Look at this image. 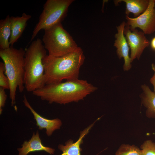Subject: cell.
Listing matches in <instances>:
<instances>
[{"label": "cell", "mask_w": 155, "mask_h": 155, "mask_svg": "<svg viewBox=\"0 0 155 155\" xmlns=\"http://www.w3.org/2000/svg\"><path fill=\"white\" fill-rule=\"evenodd\" d=\"M97 89V87L87 81L78 79L46 84L32 92V93L49 103L55 102L65 104L83 100Z\"/></svg>", "instance_id": "cell-1"}, {"label": "cell", "mask_w": 155, "mask_h": 155, "mask_svg": "<svg viewBox=\"0 0 155 155\" xmlns=\"http://www.w3.org/2000/svg\"><path fill=\"white\" fill-rule=\"evenodd\" d=\"M85 57L80 47L75 51L59 57L46 55L43 59L46 84L78 79L80 69Z\"/></svg>", "instance_id": "cell-2"}, {"label": "cell", "mask_w": 155, "mask_h": 155, "mask_svg": "<svg viewBox=\"0 0 155 155\" xmlns=\"http://www.w3.org/2000/svg\"><path fill=\"white\" fill-rule=\"evenodd\" d=\"M42 42L37 38L26 50L24 85L28 92H32L46 85L42 60L46 55V51Z\"/></svg>", "instance_id": "cell-3"}, {"label": "cell", "mask_w": 155, "mask_h": 155, "mask_svg": "<svg viewBox=\"0 0 155 155\" xmlns=\"http://www.w3.org/2000/svg\"><path fill=\"white\" fill-rule=\"evenodd\" d=\"M26 50L10 46L8 48L0 50V57L5 67V74L9 84V97L11 105L16 103V90L22 92L25 88L24 85V56Z\"/></svg>", "instance_id": "cell-4"}, {"label": "cell", "mask_w": 155, "mask_h": 155, "mask_svg": "<svg viewBox=\"0 0 155 155\" xmlns=\"http://www.w3.org/2000/svg\"><path fill=\"white\" fill-rule=\"evenodd\" d=\"M42 42L49 55L59 57L72 52L79 47L61 23L44 30Z\"/></svg>", "instance_id": "cell-5"}, {"label": "cell", "mask_w": 155, "mask_h": 155, "mask_svg": "<svg viewBox=\"0 0 155 155\" xmlns=\"http://www.w3.org/2000/svg\"><path fill=\"white\" fill-rule=\"evenodd\" d=\"M73 0H47L44 3L38 22L33 31L31 41L39 32L61 23Z\"/></svg>", "instance_id": "cell-6"}, {"label": "cell", "mask_w": 155, "mask_h": 155, "mask_svg": "<svg viewBox=\"0 0 155 155\" xmlns=\"http://www.w3.org/2000/svg\"><path fill=\"white\" fill-rule=\"evenodd\" d=\"M155 0H150L147 9L136 18L126 15L125 26L130 30L140 28L145 34H150L155 32Z\"/></svg>", "instance_id": "cell-7"}, {"label": "cell", "mask_w": 155, "mask_h": 155, "mask_svg": "<svg viewBox=\"0 0 155 155\" xmlns=\"http://www.w3.org/2000/svg\"><path fill=\"white\" fill-rule=\"evenodd\" d=\"M123 33L131 50V62L135 59H139L150 42L142 31H139L136 29L130 30L129 27L125 26Z\"/></svg>", "instance_id": "cell-8"}, {"label": "cell", "mask_w": 155, "mask_h": 155, "mask_svg": "<svg viewBox=\"0 0 155 155\" xmlns=\"http://www.w3.org/2000/svg\"><path fill=\"white\" fill-rule=\"evenodd\" d=\"M125 22L124 21L117 27V32L115 35V40L114 46L117 49V54L119 58L124 59V70L127 71L131 68V62L129 56L130 48L123 33Z\"/></svg>", "instance_id": "cell-9"}, {"label": "cell", "mask_w": 155, "mask_h": 155, "mask_svg": "<svg viewBox=\"0 0 155 155\" xmlns=\"http://www.w3.org/2000/svg\"><path fill=\"white\" fill-rule=\"evenodd\" d=\"M23 102L25 106L30 109L36 121V125L38 129H46V133L48 136L51 135L55 130L59 129L62 122L58 119H49L44 117L38 113L32 108L28 102L25 95L23 96Z\"/></svg>", "instance_id": "cell-10"}, {"label": "cell", "mask_w": 155, "mask_h": 155, "mask_svg": "<svg viewBox=\"0 0 155 155\" xmlns=\"http://www.w3.org/2000/svg\"><path fill=\"white\" fill-rule=\"evenodd\" d=\"M22 147L18 148V155H27L31 152L44 151L52 155L54 154L55 150L50 147L44 146L42 143L38 131L33 133L31 139L28 141H25Z\"/></svg>", "instance_id": "cell-11"}, {"label": "cell", "mask_w": 155, "mask_h": 155, "mask_svg": "<svg viewBox=\"0 0 155 155\" xmlns=\"http://www.w3.org/2000/svg\"><path fill=\"white\" fill-rule=\"evenodd\" d=\"M31 18V16L24 12L20 17H10L11 34L9 40L10 46H13L21 37L28 21Z\"/></svg>", "instance_id": "cell-12"}, {"label": "cell", "mask_w": 155, "mask_h": 155, "mask_svg": "<svg viewBox=\"0 0 155 155\" xmlns=\"http://www.w3.org/2000/svg\"><path fill=\"white\" fill-rule=\"evenodd\" d=\"M94 123L81 132L80 137L74 143L72 140H69L65 143V145L59 144L58 148L62 152L60 155H81L82 149L80 147L83 143V139L88 133Z\"/></svg>", "instance_id": "cell-13"}, {"label": "cell", "mask_w": 155, "mask_h": 155, "mask_svg": "<svg viewBox=\"0 0 155 155\" xmlns=\"http://www.w3.org/2000/svg\"><path fill=\"white\" fill-rule=\"evenodd\" d=\"M150 0H116L114 1L116 5L123 2L125 3L126 15L132 13L134 18H136L143 13L148 7Z\"/></svg>", "instance_id": "cell-14"}, {"label": "cell", "mask_w": 155, "mask_h": 155, "mask_svg": "<svg viewBox=\"0 0 155 155\" xmlns=\"http://www.w3.org/2000/svg\"><path fill=\"white\" fill-rule=\"evenodd\" d=\"M142 87L143 92L141 98L142 103L146 108V115L149 118H155V93L146 85Z\"/></svg>", "instance_id": "cell-15"}, {"label": "cell", "mask_w": 155, "mask_h": 155, "mask_svg": "<svg viewBox=\"0 0 155 155\" xmlns=\"http://www.w3.org/2000/svg\"><path fill=\"white\" fill-rule=\"evenodd\" d=\"M10 17L8 15L0 21V48L4 49L10 46L9 40L11 34Z\"/></svg>", "instance_id": "cell-16"}, {"label": "cell", "mask_w": 155, "mask_h": 155, "mask_svg": "<svg viewBox=\"0 0 155 155\" xmlns=\"http://www.w3.org/2000/svg\"><path fill=\"white\" fill-rule=\"evenodd\" d=\"M115 155H142L141 150L134 145L123 144L119 147Z\"/></svg>", "instance_id": "cell-17"}, {"label": "cell", "mask_w": 155, "mask_h": 155, "mask_svg": "<svg viewBox=\"0 0 155 155\" xmlns=\"http://www.w3.org/2000/svg\"><path fill=\"white\" fill-rule=\"evenodd\" d=\"M140 148L142 155H155V143L151 140L145 141Z\"/></svg>", "instance_id": "cell-18"}, {"label": "cell", "mask_w": 155, "mask_h": 155, "mask_svg": "<svg viewBox=\"0 0 155 155\" xmlns=\"http://www.w3.org/2000/svg\"><path fill=\"white\" fill-rule=\"evenodd\" d=\"M5 67L3 62H0V87L5 89L9 90L8 78L5 74Z\"/></svg>", "instance_id": "cell-19"}, {"label": "cell", "mask_w": 155, "mask_h": 155, "mask_svg": "<svg viewBox=\"0 0 155 155\" xmlns=\"http://www.w3.org/2000/svg\"><path fill=\"white\" fill-rule=\"evenodd\" d=\"M5 89L0 87V114H2L3 108L4 107L7 98Z\"/></svg>", "instance_id": "cell-20"}, {"label": "cell", "mask_w": 155, "mask_h": 155, "mask_svg": "<svg viewBox=\"0 0 155 155\" xmlns=\"http://www.w3.org/2000/svg\"><path fill=\"white\" fill-rule=\"evenodd\" d=\"M152 68L154 71V73L150 80L151 83L153 85L154 88V92L155 93V64L152 63Z\"/></svg>", "instance_id": "cell-21"}, {"label": "cell", "mask_w": 155, "mask_h": 155, "mask_svg": "<svg viewBox=\"0 0 155 155\" xmlns=\"http://www.w3.org/2000/svg\"><path fill=\"white\" fill-rule=\"evenodd\" d=\"M150 44L152 49L155 51V37L152 39L150 43Z\"/></svg>", "instance_id": "cell-22"}, {"label": "cell", "mask_w": 155, "mask_h": 155, "mask_svg": "<svg viewBox=\"0 0 155 155\" xmlns=\"http://www.w3.org/2000/svg\"></svg>", "instance_id": "cell-23"}]
</instances>
